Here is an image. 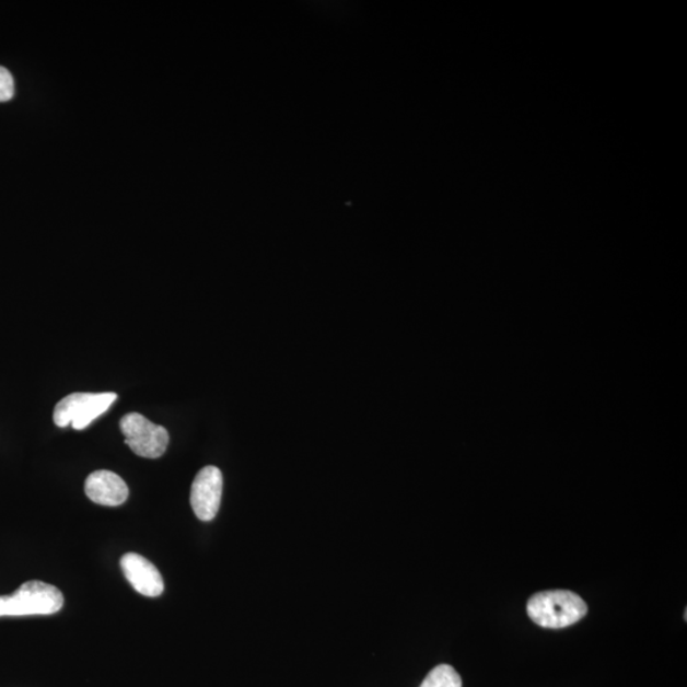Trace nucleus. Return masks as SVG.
<instances>
[{"label": "nucleus", "instance_id": "f257e3e1", "mask_svg": "<svg viewBox=\"0 0 687 687\" xmlns=\"http://www.w3.org/2000/svg\"><path fill=\"white\" fill-rule=\"evenodd\" d=\"M587 612V604L577 593L564 590L538 592L527 604L529 619L546 629L571 627Z\"/></svg>", "mask_w": 687, "mask_h": 687}, {"label": "nucleus", "instance_id": "f03ea898", "mask_svg": "<svg viewBox=\"0 0 687 687\" xmlns=\"http://www.w3.org/2000/svg\"><path fill=\"white\" fill-rule=\"evenodd\" d=\"M65 605V596L54 585L40 581L23 583L11 596H0L3 616L53 615Z\"/></svg>", "mask_w": 687, "mask_h": 687}, {"label": "nucleus", "instance_id": "7ed1b4c3", "mask_svg": "<svg viewBox=\"0 0 687 687\" xmlns=\"http://www.w3.org/2000/svg\"><path fill=\"white\" fill-rule=\"evenodd\" d=\"M116 400L117 395L114 393L70 394L57 404L54 423L59 428L72 426L75 431H82L110 409Z\"/></svg>", "mask_w": 687, "mask_h": 687}, {"label": "nucleus", "instance_id": "20e7f679", "mask_svg": "<svg viewBox=\"0 0 687 687\" xmlns=\"http://www.w3.org/2000/svg\"><path fill=\"white\" fill-rule=\"evenodd\" d=\"M120 429L125 443L140 457L159 458L168 447L167 429L152 423L142 414H127L120 420Z\"/></svg>", "mask_w": 687, "mask_h": 687}, {"label": "nucleus", "instance_id": "39448f33", "mask_svg": "<svg viewBox=\"0 0 687 687\" xmlns=\"http://www.w3.org/2000/svg\"><path fill=\"white\" fill-rule=\"evenodd\" d=\"M223 491V475L220 468H201L191 487L190 502L200 521H212L220 511Z\"/></svg>", "mask_w": 687, "mask_h": 687}, {"label": "nucleus", "instance_id": "423d86ee", "mask_svg": "<svg viewBox=\"0 0 687 687\" xmlns=\"http://www.w3.org/2000/svg\"><path fill=\"white\" fill-rule=\"evenodd\" d=\"M120 566L125 578L140 595L145 597H159L165 590L163 578L150 560L129 552L124 556Z\"/></svg>", "mask_w": 687, "mask_h": 687}, {"label": "nucleus", "instance_id": "0eeeda50", "mask_svg": "<svg viewBox=\"0 0 687 687\" xmlns=\"http://www.w3.org/2000/svg\"><path fill=\"white\" fill-rule=\"evenodd\" d=\"M84 490L93 503L106 506L121 505L129 497L127 482L107 470L92 473L85 480Z\"/></svg>", "mask_w": 687, "mask_h": 687}, {"label": "nucleus", "instance_id": "6e6552de", "mask_svg": "<svg viewBox=\"0 0 687 687\" xmlns=\"http://www.w3.org/2000/svg\"><path fill=\"white\" fill-rule=\"evenodd\" d=\"M420 687H463V680L454 667L440 665L428 674Z\"/></svg>", "mask_w": 687, "mask_h": 687}, {"label": "nucleus", "instance_id": "1a4fd4ad", "mask_svg": "<svg viewBox=\"0 0 687 687\" xmlns=\"http://www.w3.org/2000/svg\"><path fill=\"white\" fill-rule=\"evenodd\" d=\"M14 96V80L10 70L0 67V103H7Z\"/></svg>", "mask_w": 687, "mask_h": 687}]
</instances>
